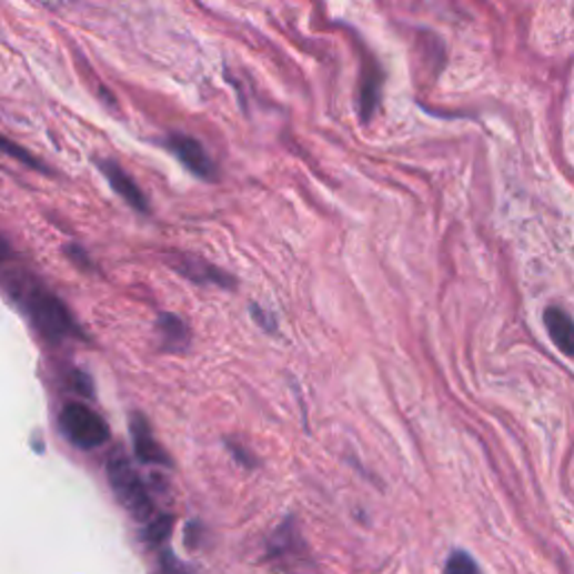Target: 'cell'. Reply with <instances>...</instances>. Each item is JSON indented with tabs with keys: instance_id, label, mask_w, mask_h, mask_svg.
<instances>
[{
	"instance_id": "cell-14",
	"label": "cell",
	"mask_w": 574,
	"mask_h": 574,
	"mask_svg": "<svg viewBox=\"0 0 574 574\" xmlns=\"http://www.w3.org/2000/svg\"><path fill=\"white\" fill-rule=\"evenodd\" d=\"M252 314H254V319H256V323L261 325V328H265V330H270V332H274L276 330V321H274V316H270L263 308H259V305H254L252 308Z\"/></svg>"
},
{
	"instance_id": "cell-10",
	"label": "cell",
	"mask_w": 574,
	"mask_h": 574,
	"mask_svg": "<svg viewBox=\"0 0 574 574\" xmlns=\"http://www.w3.org/2000/svg\"><path fill=\"white\" fill-rule=\"evenodd\" d=\"M0 153H6L10 158L19 160L21 164H26V167H30L34 171H48L46 164H41V160L37 155H32L30 151H26L21 144H17L14 140H10L6 135H0Z\"/></svg>"
},
{
	"instance_id": "cell-17",
	"label": "cell",
	"mask_w": 574,
	"mask_h": 574,
	"mask_svg": "<svg viewBox=\"0 0 574 574\" xmlns=\"http://www.w3.org/2000/svg\"><path fill=\"white\" fill-rule=\"evenodd\" d=\"M229 451H232V453L239 457V463H241V465H245V467H254V461H252V457L248 455V451H243L241 446H234L232 442H229Z\"/></svg>"
},
{
	"instance_id": "cell-11",
	"label": "cell",
	"mask_w": 574,
	"mask_h": 574,
	"mask_svg": "<svg viewBox=\"0 0 574 574\" xmlns=\"http://www.w3.org/2000/svg\"><path fill=\"white\" fill-rule=\"evenodd\" d=\"M444 574H483L476 558L463 550H455L449 554L446 565H444Z\"/></svg>"
},
{
	"instance_id": "cell-12",
	"label": "cell",
	"mask_w": 574,
	"mask_h": 574,
	"mask_svg": "<svg viewBox=\"0 0 574 574\" xmlns=\"http://www.w3.org/2000/svg\"><path fill=\"white\" fill-rule=\"evenodd\" d=\"M377 99H380V79L375 72L366 74V81L362 85V118L364 122H369L373 118V110L377 108Z\"/></svg>"
},
{
	"instance_id": "cell-4",
	"label": "cell",
	"mask_w": 574,
	"mask_h": 574,
	"mask_svg": "<svg viewBox=\"0 0 574 574\" xmlns=\"http://www.w3.org/2000/svg\"><path fill=\"white\" fill-rule=\"evenodd\" d=\"M167 261H169L173 272L182 274L184 279H189L193 283L218 285V288H226V290L234 288V279L232 276H229L226 272H222L220 268L198 259V256H191V254H169Z\"/></svg>"
},
{
	"instance_id": "cell-2",
	"label": "cell",
	"mask_w": 574,
	"mask_h": 574,
	"mask_svg": "<svg viewBox=\"0 0 574 574\" xmlns=\"http://www.w3.org/2000/svg\"><path fill=\"white\" fill-rule=\"evenodd\" d=\"M105 476H108V485H110L114 499L120 501V505L135 521H153V514H155L153 499H151L144 481L135 472L133 463L124 453L118 451L108 457Z\"/></svg>"
},
{
	"instance_id": "cell-9",
	"label": "cell",
	"mask_w": 574,
	"mask_h": 574,
	"mask_svg": "<svg viewBox=\"0 0 574 574\" xmlns=\"http://www.w3.org/2000/svg\"><path fill=\"white\" fill-rule=\"evenodd\" d=\"M158 328L167 341V346L171 351H178V349H184L189 343V328L182 319H178L175 314H162L160 321H158Z\"/></svg>"
},
{
	"instance_id": "cell-18",
	"label": "cell",
	"mask_w": 574,
	"mask_h": 574,
	"mask_svg": "<svg viewBox=\"0 0 574 574\" xmlns=\"http://www.w3.org/2000/svg\"><path fill=\"white\" fill-rule=\"evenodd\" d=\"M10 254H12V248H10V243L0 236V263H6L8 259H10Z\"/></svg>"
},
{
	"instance_id": "cell-13",
	"label": "cell",
	"mask_w": 574,
	"mask_h": 574,
	"mask_svg": "<svg viewBox=\"0 0 574 574\" xmlns=\"http://www.w3.org/2000/svg\"><path fill=\"white\" fill-rule=\"evenodd\" d=\"M171 527H173V518H171V516H167V514L155 516V518L151 521V525L147 527V538H149V543H151V545L164 543V541L169 538V534H171Z\"/></svg>"
},
{
	"instance_id": "cell-15",
	"label": "cell",
	"mask_w": 574,
	"mask_h": 574,
	"mask_svg": "<svg viewBox=\"0 0 574 574\" xmlns=\"http://www.w3.org/2000/svg\"><path fill=\"white\" fill-rule=\"evenodd\" d=\"M162 563H164V570H167V574H193V572H189V570H184L178 561H175V556L173 554H164L162 556Z\"/></svg>"
},
{
	"instance_id": "cell-5",
	"label": "cell",
	"mask_w": 574,
	"mask_h": 574,
	"mask_svg": "<svg viewBox=\"0 0 574 574\" xmlns=\"http://www.w3.org/2000/svg\"><path fill=\"white\" fill-rule=\"evenodd\" d=\"M167 147H169V151H173L180 158V162L193 175H198L202 180H215L218 171H215L211 158L207 155V151L202 149V144L198 140H193L189 135H178L175 133V135L167 138Z\"/></svg>"
},
{
	"instance_id": "cell-16",
	"label": "cell",
	"mask_w": 574,
	"mask_h": 574,
	"mask_svg": "<svg viewBox=\"0 0 574 574\" xmlns=\"http://www.w3.org/2000/svg\"><path fill=\"white\" fill-rule=\"evenodd\" d=\"M74 389H77V393H81V395H85V397H92L90 380H88L85 375H81V373H74Z\"/></svg>"
},
{
	"instance_id": "cell-8",
	"label": "cell",
	"mask_w": 574,
	"mask_h": 574,
	"mask_svg": "<svg viewBox=\"0 0 574 574\" xmlns=\"http://www.w3.org/2000/svg\"><path fill=\"white\" fill-rule=\"evenodd\" d=\"M545 328L554 341V346L567 355L574 358V319L561 310V308H547L545 310Z\"/></svg>"
},
{
	"instance_id": "cell-1",
	"label": "cell",
	"mask_w": 574,
	"mask_h": 574,
	"mask_svg": "<svg viewBox=\"0 0 574 574\" xmlns=\"http://www.w3.org/2000/svg\"><path fill=\"white\" fill-rule=\"evenodd\" d=\"M8 290L14 294V299L26 308L30 314L34 328L50 341H63L68 336H77L79 328L72 316V312L66 308V303L52 294L46 285H41L30 274L10 276Z\"/></svg>"
},
{
	"instance_id": "cell-6",
	"label": "cell",
	"mask_w": 574,
	"mask_h": 574,
	"mask_svg": "<svg viewBox=\"0 0 574 574\" xmlns=\"http://www.w3.org/2000/svg\"><path fill=\"white\" fill-rule=\"evenodd\" d=\"M131 433H133V446H135V455L140 457L142 463L149 465H171V457L167 455L164 446L158 442V437L151 431V424L147 422L144 415L135 413L131 417Z\"/></svg>"
},
{
	"instance_id": "cell-3",
	"label": "cell",
	"mask_w": 574,
	"mask_h": 574,
	"mask_svg": "<svg viewBox=\"0 0 574 574\" xmlns=\"http://www.w3.org/2000/svg\"><path fill=\"white\" fill-rule=\"evenodd\" d=\"M59 422H61V429H63L66 437L74 446L85 449V451L103 446L110 437V429H108L105 420L81 402L66 404Z\"/></svg>"
},
{
	"instance_id": "cell-7",
	"label": "cell",
	"mask_w": 574,
	"mask_h": 574,
	"mask_svg": "<svg viewBox=\"0 0 574 574\" xmlns=\"http://www.w3.org/2000/svg\"><path fill=\"white\" fill-rule=\"evenodd\" d=\"M97 167H99V171L105 175L108 184L124 198L127 204H131L133 209H138V211H142V213H149L147 195L142 193V189L138 187V182H135L118 162H112V160H99Z\"/></svg>"
}]
</instances>
